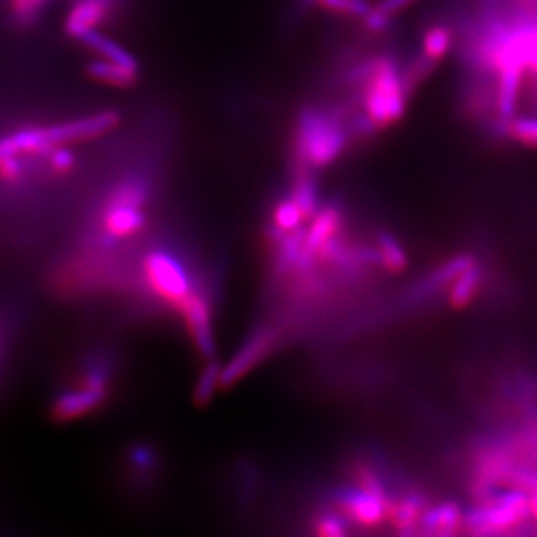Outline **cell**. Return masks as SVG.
I'll return each instance as SVG.
<instances>
[{"label": "cell", "instance_id": "cell-2", "mask_svg": "<svg viewBox=\"0 0 537 537\" xmlns=\"http://www.w3.org/2000/svg\"><path fill=\"white\" fill-rule=\"evenodd\" d=\"M352 82L360 87V117L372 133L386 131L404 119L411 93L404 68L393 56L379 54L364 61L353 72Z\"/></svg>", "mask_w": 537, "mask_h": 537}, {"label": "cell", "instance_id": "cell-23", "mask_svg": "<svg viewBox=\"0 0 537 537\" xmlns=\"http://www.w3.org/2000/svg\"><path fill=\"white\" fill-rule=\"evenodd\" d=\"M531 496V517L537 524V491L529 494Z\"/></svg>", "mask_w": 537, "mask_h": 537}, {"label": "cell", "instance_id": "cell-24", "mask_svg": "<svg viewBox=\"0 0 537 537\" xmlns=\"http://www.w3.org/2000/svg\"><path fill=\"white\" fill-rule=\"evenodd\" d=\"M49 2H51V0H34L35 6L39 7V9H44Z\"/></svg>", "mask_w": 537, "mask_h": 537}, {"label": "cell", "instance_id": "cell-20", "mask_svg": "<svg viewBox=\"0 0 537 537\" xmlns=\"http://www.w3.org/2000/svg\"><path fill=\"white\" fill-rule=\"evenodd\" d=\"M47 169L53 178H65L75 171L79 164L77 153L73 152L72 145H63L54 148L47 155Z\"/></svg>", "mask_w": 537, "mask_h": 537}, {"label": "cell", "instance_id": "cell-4", "mask_svg": "<svg viewBox=\"0 0 537 537\" xmlns=\"http://www.w3.org/2000/svg\"><path fill=\"white\" fill-rule=\"evenodd\" d=\"M122 117L115 110L91 113L51 126L21 127L0 136V159L13 155L47 157L51 150L63 145H80L100 140L120 126Z\"/></svg>", "mask_w": 537, "mask_h": 537}, {"label": "cell", "instance_id": "cell-5", "mask_svg": "<svg viewBox=\"0 0 537 537\" xmlns=\"http://www.w3.org/2000/svg\"><path fill=\"white\" fill-rule=\"evenodd\" d=\"M345 120L332 110L301 108L292 136V155L296 169L319 171L341 159L350 143Z\"/></svg>", "mask_w": 537, "mask_h": 537}, {"label": "cell", "instance_id": "cell-22", "mask_svg": "<svg viewBox=\"0 0 537 537\" xmlns=\"http://www.w3.org/2000/svg\"><path fill=\"white\" fill-rule=\"evenodd\" d=\"M527 72L537 77V27L532 32L529 46H527Z\"/></svg>", "mask_w": 537, "mask_h": 537}, {"label": "cell", "instance_id": "cell-12", "mask_svg": "<svg viewBox=\"0 0 537 537\" xmlns=\"http://www.w3.org/2000/svg\"><path fill=\"white\" fill-rule=\"evenodd\" d=\"M86 73L96 82H101L105 86L119 87V89L136 86V82L140 79V72L122 67L113 61L103 60V58L89 61Z\"/></svg>", "mask_w": 537, "mask_h": 537}, {"label": "cell", "instance_id": "cell-17", "mask_svg": "<svg viewBox=\"0 0 537 537\" xmlns=\"http://www.w3.org/2000/svg\"><path fill=\"white\" fill-rule=\"evenodd\" d=\"M374 256L376 263L386 272L400 273L407 266V254L404 247L400 246L393 235L390 233H379L376 237V246H374Z\"/></svg>", "mask_w": 537, "mask_h": 537}, {"label": "cell", "instance_id": "cell-7", "mask_svg": "<svg viewBox=\"0 0 537 537\" xmlns=\"http://www.w3.org/2000/svg\"><path fill=\"white\" fill-rule=\"evenodd\" d=\"M393 501L388 498L383 480L369 466H357L353 485L341 489L336 508L350 524L376 527L390 518Z\"/></svg>", "mask_w": 537, "mask_h": 537}, {"label": "cell", "instance_id": "cell-16", "mask_svg": "<svg viewBox=\"0 0 537 537\" xmlns=\"http://www.w3.org/2000/svg\"><path fill=\"white\" fill-rule=\"evenodd\" d=\"M157 456L150 445H136L127 456V471L131 475L133 484L148 485L155 477L157 471Z\"/></svg>", "mask_w": 537, "mask_h": 537}, {"label": "cell", "instance_id": "cell-3", "mask_svg": "<svg viewBox=\"0 0 537 537\" xmlns=\"http://www.w3.org/2000/svg\"><path fill=\"white\" fill-rule=\"evenodd\" d=\"M117 360L108 350L87 353L67 383L54 393L51 416L56 423H72L101 411L112 398Z\"/></svg>", "mask_w": 537, "mask_h": 537}, {"label": "cell", "instance_id": "cell-6", "mask_svg": "<svg viewBox=\"0 0 537 537\" xmlns=\"http://www.w3.org/2000/svg\"><path fill=\"white\" fill-rule=\"evenodd\" d=\"M531 496L518 487L491 491L465 513V529L471 534H504L531 520Z\"/></svg>", "mask_w": 537, "mask_h": 537}, {"label": "cell", "instance_id": "cell-8", "mask_svg": "<svg viewBox=\"0 0 537 537\" xmlns=\"http://www.w3.org/2000/svg\"><path fill=\"white\" fill-rule=\"evenodd\" d=\"M112 11V0H77L65 18V34L79 40L82 35L100 28Z\"/></svg>", "mask_w": 537, "mask_h": 537}, {"label": "cell", "instance_id": "cell-15", "mask_svg": "<svg viewBox=\"0 0 537 537\" xmlns=\"http://www.w3.org/2000/svg\"><path fill=\"white\" fill-rule=\"evenodd\" d=\"M496 133L501 138L511 140L525 148H537V115H522L517 113L513 119L506 120L496 127Z\"/></svg>", "mask_w": 537, "mask_h": 537}, {"label": "cell", "instance_id": "cell-18", "mask_svg": "<svg viewBox=\"0 0 537 537\" xmlns=\"http://www.w3.org/2000/svg\"><path fill=\"white\" fill-rule=\"evenodd\" d=\"M308 6L319 7L327 13L352 18V20H364L372 9L369 0H305Z\"/></svg>", "mask_w": 537, "mask_h": 537}, {"label": "cell", "instance_id": "cell-11", "mask_svg": "<svg viewBox=\"0 0 537 537\" xmlns=\"http://www.w3.org/2000/svg\"><path fill=\"white\" fill-rule=\"evenodd\" d=\"M482 286H484V272L475 261L459 275L458 279L452 282L451 286L447 287L449 289L447 292L449 306L454 310H463L470 305L473 299L477 298Z\"/></svg>", "mask_w": 537, "mask_h": 537}, {"label": "cell", "instance_id": "cell-14", "mask_svg": "<svg viewBox=\"0 0 537 537\" xmlns=\"http://www.w3.org/2000/svg\"><path fill=\"white\" fill-rule=\"evenodd\" d=\"M452 44H454V34L451 28L444 23H438L428 28L423 35L421 56L430 61L431 65L438 67L445 60V56L451 53Z\"/></svg>", "mask_w": 537, "mask_h": 537}, {"label": "cell", "instance_id": "cell-9", "mask_svg": "<svg viewBox=\"0 0 537 537\" xmlns=\"http://www.w3.org/2000/svg\"><path fill=\"white\" fill-rule=\"evenodd\" d=\"M461 527H465V513L452 501L428 504L419 522V531L426 536H451Z\"/></svg>", "mask_w": 537, "mask_h": 537}, {"label": "cell", "instance_id": "cell-21", "mask_svg": "<svg viewBox=\"0 0 537 537\" xmlns=\"http://www.w3.org/2000/svg\"><path fill=\"white\" fill-rule=\"evenodd\" d=\"M414 2H418V0H381L374 7L381 13L386 14V16L395 18L398 13H402L407 7H411Z\"/></svg>", "mask_w": 537, "mask_h": 537}, {"label": "cell", "instance_id": "cell-10", "mask_svg": "<svg viewBox=\"0 0 537 537\" xmlns=\"http://www.w3.org/2000/svg\"><path fill=\"white\" fill-rule=\"evenodd\" d=\"M79 40L87 49H91L93 53L98 54L103 60L113 61V63H119L122 67L140 72V63L136 60V56L133 53H129L126 47L120 46L117 40L101 34L98 28L82 35Z\"/></svg>", "mask_w": 537, "mask_h": 537}, {"label": "cell", "instance_id": "cell-19", "mask_svg": "<svg viewBox=\"0 0 537 537\" xmlns=\"http://www.w3.org/2000/svg\"><path fill=\"white\" fill-rule=\"evenodd\" d=\"M348 520L338 510L319 511L312 518L313 531L322 537H341L348 534Z\"/></svg>", "mask_w": 537, "mask_h": 537}, {"label": "cell", "instance_id": "cell-13", "mask_svg": "<svg viewBox=\"0 0 537 537\" xmlns=\"http://www.w3.org/2000/svg\"><path fill=\"white\" fill-rule=\"evenodd\" d=\"M426 508H428V504L423 496L407 494L405 498L392 504L388 520H390V524L397 527L398 532L414 531L416 527H419V522H421Z\"/></svg>", "mask_w": 537, "mask_h": 537}, {"label": "cell", "instance_id": "cell-1", "mask_svg": "<svg viewBox=\"0 0 537 537\" xmlns=\"http://www.w3.org/2000/svg\"><path fill=\"white\" fill-rule=\"evenodd\" d=\"M153 183L150 176L131 173L117 179L101 195L82 223L75 249L113 259H129L152 230Z\"/></svg>", "mask_w": 537, "mask_h": 537}]
</instances>
